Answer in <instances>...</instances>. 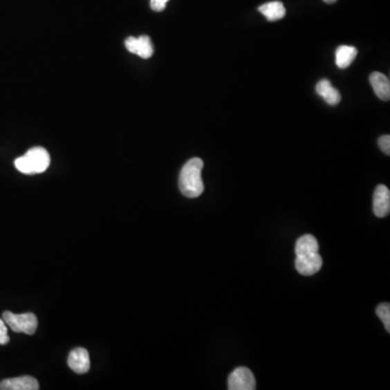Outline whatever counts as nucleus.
Masks as SVG:
<instances>
[{"label": "nucleus", "mask_w": 390, "mask_h": 390, "mask_svg": "<svg viewBox=\"0 0 390 390\" xmlns=\"http://www.w3.org/2000/svg\"><path fill=\"white\" fill-rule=\"evenodd\" d=\"M296 270L301 275H315L321 270L323 259L319 255V243L313 234L300 236L295 245Z\"/></svg>", "instance_id": "nucleus-1"}, {"label": "nucleus", "mask_w": 390, "mask_h": 390, "mask_svg": "<svg viewBox=\"0 0 390 390\" xmlns=\"http://www.w3.org/2000/svg\"><path fill=\"white\" fill-rule=\"evenodd\" d=\"M376 315L382 320L386 331L390 333V305L388 303L380 304L376 308Z\"/></svg>", "instance_id": "nucleus-14"}, {"label": "nucleus", "mask_w": 390, "mask_h": 390, "mask_svg": "<svg viewBox=\"0 0 390 390\" xmlns=\"http://www.w3.org/2000/svg\"><path fill=\"white\" fill-rule=\"evenodd\" d=\"M373 212L378 218H385L390 213L389 189L384 185L376 187L373 195Z\"/></svg>", "instance_id": "nucleus-6"}, {"label": "nucleus", "mask_w": 390, "mask_h": 390, "mask_svg": "<svg viewBox=\"0 0 390 390\" xmlns=\"http://www.w3.org/2000/svg\"><path fill=\"white\" fill-rule=\"evenodd\" d=\"M229 390H254L256 389V380L253 372L250 369L240 366L235 369L228 378Z\"/></svg>", "instance_id": "nucleus-5"}, {"label": "nucleus", "mask_w": 390, "mask_h": 390, "mask_svg": "<svg viewBox=\"0 0 390 390\" xmlns=\"http://www.w3.org/2000/svg\"><path fill=\"white\" fill-rule=\"evenodd\" d=\"M167 3L168 0H151V8L154 11H162Z\"/></svg>", "instance_id": "nucleus-17"}, {"label": "nucleus", "mask_w": 390, "mask_h": 390, "mask_svg": "<svg viewBox=\"0 0 390 390\" xmlns=\"http://www.w3.org/2000/svg\"><path fill=\"white\" fill-rule=\"evenodd\" d=\"M258 11L263 13L268 21H278L284 18L286 15V7L281 1H270L258 8Z\"/></svg>", "instance_id": "nucleus-12"}, {"label": "nucleus", "mask_w": 390, "mask_h": 390, "mask_svg": "<svg viewBox=\"0 0 390 390\" xmlns=\"http://www.w3.org/2000/svg\"><path fill=\"white\" fill-rule=\"evenodd\" d=\"M3 320L15 333H24L28 335H32L37 330V317L32 313L15 315L11 311H5Z\"/></svg>", "instance_id": "nucleus-4"}, {"label": "nucleus", "mask_w": 390, "mask_h": 390, "mask_svg": "<svg viewBox=\"0 0 390 390\" xmlns=\"http://www.w3.org/2000/svg\"><path fill=\"white\" fill-rule=\"evenodd\" d=\"M370 83L375 95L380 100L388 101L390 99V83L387 76L382 73L374 72L371 74Z\"/></svg>", "instance_id": "nucleus-10"}, {"label": "nucleus", "mask_w": 390, "mask_h": 390, "mask_svg": "<svg viewBox=\"0 0 390 390\" xmlns=\"http://www.w3.org/2000/svg\"><path fill=\"white\" fill-rule=\"evenodd\" d=\"M10 340V337L8 335V328L5 321L0 319V345H7Z\"/></svg>", "instance_id": "nucleus-15"}, {"label": "nucleus", "mask_w": 390, "mask_h": 390, "mask_svg": "<svg viewBox=\"0 0 390 390\" xmlns=\"http://www.w3.org/2000/svg\"><path fill=\"white\" fill-rule=\"evenodd\" d=\"M15 168L26 175L41 174L50 165V156L46 149L36 147L30 149L24 156L17 158Z\"/></svg>", "instance_id": "nucleus-3"}, {"label": "nucleus", "mask_w": 390, "mask_h": 390, "mask_svg": "<svg viewBox=\"0 0 390 390\" xmlns=\"http://www.w3.org/2000/svg\"><path fill=\"white\" fill-rule=\"evenodd\" d=\"M204 162L201 158H191L185 162L179 176V189L189 198H198L204 192L202 170Z\"/></svg>", "instance_id": "nucleus-2"}, {"label": "nucleus", "mask_w": 390, "mask_h": 390, "mask_svg": "<svg viewBox=\"0 0 390 390\" xmlns=\"http://www.w3.org/2000/svg\"><path fill=\"white\" fill-rule=\"evenodd\" d=\"M70 369L77 374H86L91 369V357L85 348H75L71 351L68 358Z\"/></svg>", "instance_id": "nucleus-8"}, {"label": "nucleus", "mask_w": 390, "mask_h": 390, "mask_svg": "<svg viewBox=\"0 0 390 390\" xmlns=\"http://www.w3.org/2000/svg\"><path fill=\"white\" fill-rule=\"evenodd\" d=\"M336 0H324V3H335Z\"/></svg>", "instance_id": "nucleus-18"}, {"label": "nucleus", "mask_w": 390, "mask_h": 390, "mask_svg": "<svg viewBox=\"0 0 390 390\" xmlns=\"http://www.w3.org/2000/svg\"><path fill=\"white\" fill-rule=\"evenodd\" d=\"M126 48L129 53L133 55H139L142 59L151 58L154 53V47H153L152 41L150 37L147 35L140 36V37H128L125 41Z\"/></svg>", "instance_id": "nucleus-7"}, {"label": "nucleus", "mask_w": 390, "mask_h": 390, "mask_svg": "<svg viewBox=\"0 0 390 390\" xmlns=\"http://www.w3.org/2000/svg\"><path fill=\"white\" fill-rule=\"evenodd\" d=\"M378 145H380V150L383 151L385 154L389 156L390 154V137L388 135L382 136L378 139Z\"/></svg>", "instance_id": "nucleus-16"}, {"label": "nucleus", "mask_w": 390, "mask_h": 390, "mask_svg": "<svg viewBox=\"0 0 390 390\" xmlns=\"http://www.w3.org/2000/svg\"><path fill=\"white\" fill-rule=\"evenodd\" d=\"M358 50L353 46H340L335 53V62L340 68H347L357 57Z\"/></svg>", "instance_id": "nucleus-13"}, {"label": "nucleus", "mask_w": 390, "mask_h": 390, "mask_svg": "<svg viewBox=\"0 0 390 390\" xmlns=\"http://www.w3.org/2000/svg\"><path fill=\"white\" fill-rule=\"evenodd\" d=\"M39 383L32 376L8 378L0 382V390H38Z\"/></svg>", "instance_id": "nucleus-9"}, {"label": "nucleus", "mask_w": 390, "mask_h": 390, "mask_svg": "<svg viewBox=\"0 0 390 390\" xmlns=\"http://www.w3.org/2000/svg\"><path fill=\"white\" fill-rule=\"evenodd\" d=\"M315 91L330 105H337L340 102L342 95L336 88L333 87L328 80H322L315 86Z\"/></svg>", "instance_id": "nucleus-11"}]
</instances>
